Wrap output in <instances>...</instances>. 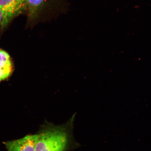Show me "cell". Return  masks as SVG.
<instances>
[{
	"mask_svg": "<svg viewBox=\"0 0 151 151\" xmlns=\"http://www.w3.org/2000/svg\"><path fill=\"white\" fill-rule=\"evenodd\" d=\"M27 11L26 0H0L2 30L16 17Z\"/></svg>",
	"mask_w": 151,
	"mask_h": 151,
	"instance_id": "2",
	"label": "cell"
},
{
	"mask_svg": "<svg viewBox=\"0 0 151 151\" xmlns=\"http://www.w3.org/2000/svg\"><path fill=\"white\" fill-rule=\"evenodd\" d=\"M76 113L65 124L56 125L46 122L37 133L35 151H71L81 146L73 136Z\"/></svg>",
	"mask_w": 151,
	"mask_h": 151,
	"instance_id": "1",
	"label": "cell"
},
{
	"mask_svg": "<svg viewBox=\"0 0 151 151\" xmlns=\"http://www.w3.org/2000/svg\"><path fill=\"white\" fill-rule=\"evenodd\" d=\"M44 1L45 0H26L27 12L30 19L37 17Z\"/></svg>",
	"mask_w": 151,
	"mask_h": 151,
	"instance_id": "5",
	"label": "cell"
},
{
	"mask_svg": "<svg viewBox=\"0 0 151 151\" xmlns=\"http://www.w3.org/2000/svg\"><path fill=\"white\" fill-rule=\"evenodd\" d=\"M37 134L26 135L24 137L3 142L7 151H35Z\"/></svg>",
	"mask_w": 151,
	"mask_h": 151,
	"instance_id": "3",
	"label": "cell"
},
{
	"mask_svg": "<svg viewBox=\"0 0 151 151\" xmlns=\"http://www.w3.org/2000/svg\"><path fill=\"white\" fill-rule=\"evenodd\" d=\"M1 12H0V27H1Z\"/></svg>",
	"mask_w": 151,
	"mask_h": 151,
	"instance_id": "6",
	"label": "cell"
},
{
	"mask_svg": "<svg viewBox=\"0 0 151 151\" xmlns=\"http://www.w3.org/2000/svg\"><path fill=\"white\" fill-rule=\"evenodd\" d=\"M14 65L9 54L0 49V82L9 78L13 72Z\"/></svg>",
	"mask_w": 151,
	"mask_h": 151,
	"instance_id": "4",
	"label": "cell"
}]
</instances>
